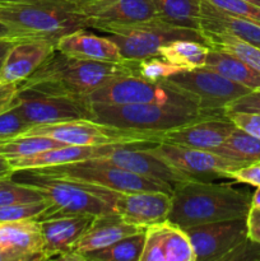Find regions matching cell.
<instances>
[{
	"mask_svg": "<svg viewBox=\"0 0 260 261\" xmlns=\"http://www.w3.org/2000/svg\"><path fill=\"white\" fill-rule=\"evenodd\" d=\"M125 75H133L129 61L116 64L83 60L64 55L55 48L32 75L20 82L19 88L86 101L92 92Z\"/></svg>",
	"mask_w": 260,
	"mask_h": 261,
	"instance_id": "1",
	"label": "cell"
},
{
	"mask_svg": "<svg viewBox=\"0 0 260 261\" xmlns=\"http://www.w3.org/2000/svg\"><path fill=\"white\" fill-rule=\"evenodd\" d=\"M251 194L229 184L188 180L173 186L168 222L186 229L211 222L246 218Z\"/></svg>",
	"mask_w": 260,
	"mask_h": 261,
	"instance_id": "2",
	"label": "cell"
},
{
	"mask_svg": "<svg viewBox=\"0 0 260 261\" xmlns=\"http://www.w3.org/2000/svg\"><path fill=\"white\" fill-rule=\"evenodd\" d=\"M13 177L17 178L15 181L37 188L50 201V206L38 221L64 216L97 217L115 213L117 191L70 178L45 175L35 170L15 171Z\"/></svg>",
	"mask_w": 260,
	"mask_h": 261,
	"instance_id": "3",
	"label": "cell"
},
{
	"mask_svg": "<svg viewBox=\"0 0 260 261\" xmlns=\"http://www.w3.org/2000/svg\"><path fill=\"white\" fill-rule=\"evenodd\" d=\"M0 22L25 38L56 41L87 23L78 8L66 0H27L0 4Z\"/></svg>",
	"mask_w": 260,
	"mask_h": 261,
	"instance_id": "4",
	"label": "cell"
},
{
	"mask_svg": "<svg viewBox=\"0 0 260 261\" xmlns=\"http://www.w3.org/2000/svg\"><path fill=\"white\" fill-rule=\"evenodd\" d=\"M91 120L110 126L125 130H135L144 133H162L189 122L226 114V112H208L196 107L175 106L160 103H135L106 106V105H89Z\"/></svg>",
	"mask_w": 260,
	"mask_h": 261,
	"instance_id": "5",
	"label": "cell"
},
{
	"mask_svg": "<svg viewBox=\"0 0 260 261\" xmlns=\"http://www.w3.org/2000/svg\"><path fill=\"white\" fill-rule=\"evenodd\" d=\"M96 30L109 35L117 45L125 61H137L150 56H158V50L163 45L175 40H195L204 42L201 31L178 27L160 18L129 24H105Z\"/></svg>",
	"mask_w": 260,
	"mask_h": 261,
	"instance_id": "6",
	"label": "cell"
},
{
	"mask_svg": "<svg viewBox=\"0 0 260 261\" xmlns=\"http://www.w3.org/2000/svg\"><path fill=\"white\" fill-rule=\"evenodd\" d=\"M35 171L45 175L65 177L101 186L117 193H134V191H165L172 195L173 188L163 181L150 180L144 176L124 170L121 167L106 162L102 158L66 163L53 167L35 168Z\"/></svg>",
	"mask_w": 260,
	"mask_h": 261,
	"instance_id": "7",
	"label": "cell"
},
{
	"mask_svg": "<svg viewBox=\"0 0 260 261\" xmlns=\"http://www.w3.org/2000/svg\"><path fill=\"white\" fill-rule=\"evenodd\" d=\"M86 102L88 105L106 106L160 103L199 109L191 96L166 79L161 82H149L137 75L120 76L109 82L87 96Z\"/></svg>",
	"mask_w": 260,
	"mask_h": 261,
	"instance_id": "8",
	"label": "cell"
},
{
	"mask_svg": "<svg viewBox=\"0 0 260 261\" xmlns=\"http://www.w3.org/2000/svg\"><path fill=\"white\" fill-rule=\"evenodd\" d=\"M24 134L45 135L66 145H107L133 143H160L161 134L135 132L101 124L91 119L70 120L56 124L36 125Z\"/></svg>",
	"mask_w": 260,
	"mask_h": 261,
	"instance_id": "9",
	"label": "cell"
},
{
	"mask_svg": "<svg viewBox=\"0 0 260 261\" xmlns=\"http://www.w3.org/2000/svg\"><path fill=\"white\" fill-rule=\"evenodd\" d=\"M166 81L186 92L199 109L208 112H224L231 102L251 91L205 66L180 71Z\"/></svg>",
	"mask_w": 260,
	"mask_h": 261,
	"instance_id": "10",
	"label": "cell"
},
{
	"mask_svg": "<svg viewBox=\"0 0 260 261\" xmlns=\"http://www.w3.org/2000/svg\"><path fill=\"white\" fill-rule=\"evenodd\" d=\"M14 106L32 126L91 119V106L84 99L46 94L32 89L19 88Z\"/></svg>",
	"mask_w": 260,
	"mask_h": 261,
	"instance_id": "11",
	"label": "cell"
},
{
	"mask_svg": "<svg viewBox=\"0 0 260 261\" xmlns=\"http://www.w3.org/2000/svg\"><path fill=\"white\" fill-rule=\"evenodd\" d=\"M147 149L195 180L208 177H228L229 173L242 168L240 163L233 162L212 150L194 149L165 142L150 145Z\"/></svg>",
	"mask_w": 260,
	"mask_h": 261,
	"instance_id": "12",
	"label": "cell"
},
{
	"mask_svg": "<svg viewBox=\"0 0 260 261\" xmlns=\"http://www.w3.org/2000/svg\"><path fill=\"white\" fill-rule=\"evenodd\" d=\"M195 261H222L237 245L247 239L246 218L211 222L185 229Z\"/></svg>",
	"mask_w": 260,
	"mask_h": 261,
	"instance_id": "13",
	"label": "cell"
},
{
	"mask_svg": "<svg viewBox=\"0 0 260 261\" xmlns=\"http://www.w3.org/2000/svg\"><path fill=\"white\" fill-rule=\"evenodd\" d=\"M157 143H134V144H119L111 153L102 160L124 170L144 176L150 180L163 181L173 188L175 185L193 180L173 166L168 165L162 158L157 157L147 149Z\"/></svg>",
	"mask_w": 260,
	"mask_h": 261,
	"instance_id": "14",
	"label": "cell"
},
{
	"mask_svg": "<svg viewBox=\"0 0 260 261\" xmlns=\"http://www.w3.org/2000/svg\"><path fill=\"white\" fill-rule=\"evenodd\" d=\"M172 199L165 191L117 193L115 213L125 222L139 228H148L168 221Z\"/></svg>",
	"mask_w": 260,
	"mask_h": 261,
	"instance_id": "15",
	"label": "cell"
},
{
	"mask_svg": "<svg viewBox=\"0 0 260 261\" xmlns=\"http://www.w3.org/2000/svg\"><path fill=\"white\" fill-rule=\"evenodd\" d=\"M235 129L236 125L226 114L213 115L162 133L161 142L213 152Z\"/></svg>",
	"mask_w": 260,
	"mask_h": 261,
	"instance_id": "16",
	"label": "cell"
},
{
	"mask_svg": "<svg viewBox=\"0 0 260 261\" xmlns=\"http://www.w3.org/2000/svg\"><path fill=\"white\" fill-rule=\"evenodd\" d=\"M87 27L129 24L158 18L152 0H96L78 7Z\"/></svg>",
	"mask_w": 260,
	"mask_h": 261,
	"instance_id": "17",
	"label": "cell"
},
{
	"mask_svg": "<svg viewBox=\"0 0 260 261\" xmlns=\"http://www.w3.org/2000/svg\"><path fill=\"white\" fill-rule=\"evenodd\" d=\"M140 261H195V255L185 229L167 221L145 229Z\"/></svg>",
	"mask_w": 260,
	"mask_h": 261,
	"instance_id": "18",
	"label": "cell"
},
{
	"mask_svg": "<svg viewBox=\"0 0 260 261\" xmlns=\"http://www.w3.org/2000/svg\"><path fill=\"white\" fill-rule=\"evenodd\" d=\"M55 51V42L27 38L14 43L0 68V84L20 83L32 75Z\"/></svg>",
	"mask_w": 260,
	"mask_h": 261,
	"instance_id": "19",
	"label": "cell"
},
{
	"mask_svg": "<svg viewBox=\"0 0 260 261\" xmlns=\"http://www.w3.org/2000/svg\"><path fill=\"white\" fill-rule=\"evenodd\" d=\"M93 219V216H64L40 221L43 237V260L56 259L71 251Z\"/></svg>",
	"mask_w": 260,
	"mask_h": 261,
	"instance_id": "20",
	"label": "cell"
},
{
	"mask_svg": "<svg viewBox=\"0 0 260 261\" xmlns=\"http://www.w3.org/2000/svg\"><path fill=\"white\" fill-rule=\"evenodd\" d=\"M55 48L70 58L103 63H125L117 45L109 36L94 35L86 28H79L59 38Z\"/></svg>",
	"mask_w": 260,
	"mask_h": 261,
	"instance_id": "21",
	"label": "cell"
},
{
	"mask_svg": "<svg viewBox=\"0 0 260 261\" xmlns=\"http://www.w3.org/2000/svg\"><path fill=\"white\" fill-rule=\"evenodd\" d=\"M0 246L14 261L43 260V237L38 219L0 223Z\"/></svg>",
	"mask_w": 260,
	"mask_h": 261,
	"instance_id": "22",
	"label": "cell"
},
{
	"mask_svg": "<svg viewBox=\"0 0 260 261\" xmlns=\"http://www.w3.org/2000/svg\"><path fill=\"white\" fill-rule=\"evenodd\" d=\"M134 144V143H133ZM119 144L107 145H64L60 148L45 150L30 157L9 161L13 170H35V168L53 167V166L66 165V163L82 162V161L96 160L106 157Z\"/></svg>",
	"mask_w": 260,
	"mask_h": 261,
	"instance_id": "23",
	"label": "cell"
},
{
	"mask_svg": "<svg viewBox=\"0 0 260 261\" xmlns=\"http://www.w3.org/2000/svg\"><path fill=\"white\" fill-rule=\"evenodd\" d=\"M140 229L125 222L117 213H109L103 216L94 217L89 228L84 232L83 236L74 245L71 251L83 257L87 252L103 249L124 237L137 233ZM84 260V257H83Z\"/></svg>",
	"mask_w": 260,
	"mask_h": 261,
	"instance_id": "24",
	"label": "cell"
},
{
	"mask_svg": "<svg viewBox=\"0 0 260 261\" xmlns=\"http://www.w3.org/2000/svg\"><path fill=\"white\" fill-rule=\"evenodd\" d=\"M200 31L227 32L260 47V22L236 17L200 0Z\"/></svg>",
	"mask_w": 260,
	"mask_h": 261,
	"instance_id": "25",
	"label": "cell"
},
{
	"mask_svg": "<svg viewBox=\"0 0 260 261\" xmlns=\"http://www.w3.org/2000/svg\"><path fill=\"white\" fill-rule=\"evenodd\" d=\"M205 68L212 69L223 75L224 78L241 84L251 91L260 89V71L232 54L209 48Z\"/></svg>",
	"mask_w": 260,
	"mask_h": 261,
	"instance_id": "26",
	"label": "cell"
},
{
	"mask_svg": "<svg viewBox=\"0 0 260 261\" xmlns=\"http://www.w3.org/2000/svg\"><path fill=\"white\" fill-rule=\"evenodd\" d=\"M209 47L195 40H175L166 43L158 50V55L183 70L205 66Z\"/></svg>",
	"mask_w": 260,
	"mask_h": 261,
	"instance_id": "27",
	"label": "cell"
},
{
	"mask_svg": "<svg viewBox=\"0 0 260 261\" xmlns=\"http://www.w3.org/2000/svg\"><path fill=\"white\" fill-rule=\"evenodd\" d=\"M213 152L240 163L242 167L256 165L260 163V139L236 127L226 142Z\"/></svg>",
	"mask_w": 260,
	"mask_h": 261,
	"instance_id": "28",
	"label": "cell"
},
{
	"mask_svg": "<svg viewBox=\"0 0 260 261\" xmlns=\"http://www.w3.org/2000/svg\"><path fill=\"white\" fill-rule=\"evenodd\" d=\"M158 18L178 27L200 31V0H152Z\"/></svg>",
	"mask_w": 260,
	"mask_h": 261,
	"instance_id": "29",
	"label": "cell"
},
{
	"mask_svg": "<svg viewBox=\"0 0 260 261\" xmlns=\"http://www.w3.org/2000/svg\"><path fill=\"white\" fill-rule=\"evenodd\" d=\"M204 42L209 48L224 51L241 59L250 66L260 71V47L252 43L246 42L236 36L227 32H211L201 31Z\"/></svg>",
	"mask_w": 260,
	"mask_h": 261,
	"instance_id": "30",
	"label": "cell"
},
{
	"mask_svg": "<svg viewBox=\"0 0 260 261\" xmlns=\"http://www.w3.org/2000/svg\"><path fill=\"white\" fill-rule=\"evenodd\" d=\"M145 229L124 237L103 249L83 255L84 261H140L145 242Z\"/></svg>",
	"mask_w": 260,
	"mask_h": 261,
	"instance_id": "31",
	"label": "cell"
},
{
	"mask_svg": "<svg viewBox=\"0 0 260 261\" xmlns=\"http://www.w3.org/2000/svg\"><path fill=\"white\" fill-rule=\"evenodd\" d=\"M64 145H66L65 143H61L45 135L22 134L14 139L0 143V155L9 161L19 160V158L30 157V155L54 149V148L64 147Z\"/></svg>",
	"mask_w": 260,
	"mask_h": 261,
	"instance_id": "32",
	"label": "cell"
},
{
	"mask_svg": "<svg viewBox=\"0 0 260 261\" xmlns=\"http://www.w3.org/2000/svg\"><path fill=\"white\" fill-rule=\"evenodd\" d=\"M129 64L133 75H137L149 82L165 81L173 74L184 71L183 69L165 60L160 55L140 59L137 61H129Z\"/></svg>",
	"mask_w": 260,
	"mask_h": 261,
	"instance_id": "33",
	"label": "cell"
},
{
	"mask_svg": "<svg viewBox=\"0 0 260 261\" xmlns=\"http://www.w3.org/2000/svg\"><path fill=\"white\" fill-rule=\"evenodd\" d=\"M46 199L45 194L35 186L15 181L13 177L0 180V206L18 203H30Z\"/></svg>",
	"mask_w": 260,
	"mask_h": 261,
	"instance_id": "34",
	"label": "cell"
},
{
	"mask_svg": "<svg viewBox=\"0 0 260 261\" xmlns=\"http://www.w3.org/2000/svg\"><path fill=\"white\" fill-rule=\"evenodd\" d=\"M48 206H50V201L47 199L0 206V223L23 221V219H38Z\"/></svg>",
	"mask_w": 260,
	"mask_h": 261,
	"instance_id": "35",
	"label": "cell"
},
{
	"mask_svg": "<svg viewBox=\"0 0 260 261\" xmlns=\"http://www.w3.org/2000/svg\"><path fill=\"white\" fill-rule=\"evenodd\" d=\"M32 127V125L23 117L17 107L10 106L0 114V142L14 139Z\"/></svg>",
	"mask_w": 260,
	"mask_h": 261,
	"instance_id": "36",
	"label": "cell"
},
{
	"mask_svg": "<svg viewBox=\"0 0 260 261\" xmlns=\"http://www.w3.org/2000/svg\"><path fill=\"white\" fill-rule=\"evenodd\" d=\"M205 2L228 14L260 22V8L244 0H205Z\"/></svg>",
	"mask_w": 260,
	"mask_h": 261,
	"instance_id": "37",
	"label": "cell"
},
{
	"mask_svg": "<svg viewBox=\"0 0 260 261\" xmlns=\"http://www.w3.org/2000/svg\"><path fill=\"white\" fill-rule=\"evenodd\" d=\"M222 261H260V244L247 237L228 252Z\"/></svg>",
	"mask_w": 260,
	"mask_h": 261,
	"instance_id": "38",
	"label": "cell"
},
{
	"mask_svg": "<svg viewBox=\"0 0 260 261\" xmlns=\"http://www.w3.org/2000/svg\"><path fill=\"white\" fill-rule=\"evenodd\" d=\"M236 127L260 139V114L251 112H226Z\"/></svg>",
	"mask_w": 260,
	"mask_h": 261,
	"instance_id": "39",
	"label": "cell"
},
{
	"mask_svg": "<svg viewBox=\"0 0 260 261\" xmlns=\"http://www.w3.org/2000/svg\"><path fill=\"white\" fill-rule=\"evenodd\" d=\"M224 112H251L260 114V89L250 91L245 96L235 99L226 107Z\"/></svg>",
	"mask_w": 260,
	"mask_h": 261,
	"instance_id": "40",
	"label": "cell"
},
{
	"mask_svg": "<svg viewBox=\"0 0 260 261\" xmlns=\"http://www.w3.org/2000/svg\"><path fill=\"white\" fill-rule=\"evenodd\" d=\"M227 178H232L237 182L249 184V185L260 188V163L246 166V167L233 171L229 173Z\"/></svg>",
	"mask_w": 260,
	"mask_h": 261,
	"instance_id": "41",
	"label": "cell"
},
{
	"mask_svg": "<svg viewBox=\"0 0 260 261\" xmlns=\"http://www.w3.org/2000/svg\"><path fill=\"white\" fill-rule=\"evenodd\" d=\"M19 92V83L0 84V114L13 106Z\"/></svg>",
	"mask_w": 260,
	"mask_h": 261,
	"instance_id": "42",
	"label": "cell"
},
{
	"mask_svg": "<svg viewBox=\"0 0 260 261\" xmlns=\"http://www.w3.org/2000/svg\"><path fill=\"white\" fill-rule=\"evenodd\" d=\"M247 237L260 244V208L251 206L246 216Z\"/></svg>",
	"mask_w": 260,
	"mask_h": 261,
	"instance_id": "43",
	"label": "cell"
},
{
	"mask_svg": "<svg viewBox=\"0 0 260 261\" xmlns=\"http://www.w3.org/2000/svg\"><path fill=\"white\" fill-rule=\"evenodd\" d=\"M20 41L19 38H0V68H2L3 63H4L5 58H7L8 53L10 48L14 46L15 42Z\"/></svg>",
	"mask_w": 260,
	"mask_h": 261,
	"instance_id": "44",
	"label": "cell"
},
{
	"mask_svg": "<svg viewBox=\"0 0 260 261\" xmlns=\"http://www.w3.org/2000/svg\"><path fill=\"white\" fill-rule=\"evenodd\" d=\"M13 173H14V170H13L9 160H7L5 157L0 155V180H2V178L12 177Z\"/></svg>",
	"mask_w": 260,
	"mask_h": 261,
	"instance_id": "45",
	"label": "cell"
},
{
	"mask_svg": "<svg viewBox=\"0 0 260 261\" xmlns=\"http://www.w3.org/2000/svg\"><path fill=\"white\" fill-rule=\"evenodd\" d=\"M0 38H19V40H27V38L23 37L20 33L15 32L14 30L8 27V25L4 24L3 22H0Z\"/></svg>",
	"mask_w": 260,
	"mask_h": 261,
	"instance_id": "46",
	"label": "cell"
},
{
	"mask_svg": "<svg viewBox=\"0 0 260 261\" xmlns=\"http://www.w3.org/2000/svg\"><path fill=\"white\" fill-rule=\"evenodd\" d=\"M251 206L254 208H260V188L255 191L254 195L251 196Z\"/></svg>",
	"mask_w": 260,
	"mask_h": 261,
	"instance_id": "47",
	"label": "cell"
},
{
	"mask_svg": "<svg viewBox=\"0 0 260 261\" xmlns=\"http://www.w3.org/2000/svg\"><path fill=\"white\" fill-rule=\"evenodd\" d=\"M0 261H14L12 254L5 249H3L2 246H0Z\"/></svg>",
	"mask_w": 260,
	"mask_h": 261,
	"instance_id": "48",
	"label": "cell"
},
{
	"mask_svg": "<svg viewBox=\"0 0 260 261\" xmlns=\"http://www.w3.org/2000/svg\"><path fill=\"white\" fill-rule=\"evenodd\" d=\"M66 2L71 3L73 5H75L76 8L81 7V5L87 4V3H91V2H96V0H66Z\"/></svg>",
	"mask_w": 260,
	"mask_h": 261,
	"instance_id": "49",
	"label": "cell"
},
{
	"mask_svg": "<svg viewBox=\"0 0 260 261\" xmlns=\"http://www.w3.org/2000/svg\"><path fill=\"white\" fill-rule=\"evenodd\" d=\"M244 2L250 3V4H252V5H255V7L260 8V0H244Z\"/></svg>",
	"mask_w": 260,
	"mask_h": 261,
	"instance_id": "50",
	"label": "cell"
},
{
	"mask_svg": "<svg viewBox=\"0 0 260 261\" xmlns=\"http://www.w3.org/2000/svg\"><path fill=\"white\" fill-rule=\"evenodd\" d=\"M18 2H27V0H0V4H7V3H18Z\"/></svg>",
	"mask_w": 260,
	"mask_h": 261,
	"instance_id": "51",
	"label": "cell"
},
{
	"mask_svg": "<svg viewBox=\"0 0 260 261\" xmlns=\"http://www.w3.org/2000/svg\"><path fill=\"white\" fill-rule=\"evenodd\" d=\"M0 143H2V142H0Z\"/></svg>",
	"mask_w": 260,
	"mask_h": 261,
	"instance_id": "52",
	"label": "cell"
}]
</instances>
